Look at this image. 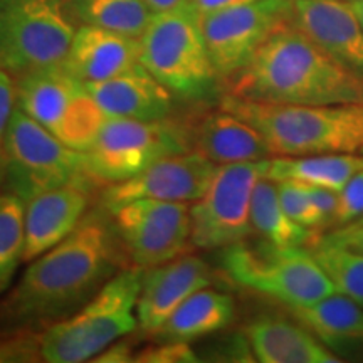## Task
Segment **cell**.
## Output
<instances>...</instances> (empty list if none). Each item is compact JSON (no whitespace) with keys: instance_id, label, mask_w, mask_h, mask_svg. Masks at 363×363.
Returning <instances> with one entry per match:
<instances>
[{"instance_id":"obj_13","label":"cell","mask_w":363,"mask_h":363,"mask_svg":"<svg viewBox=\"0 0 363 363\" xmlns=\"http://www.w3.org/2000/svg\"><path fill=\"white\" fill-rule=\"evenodd\" d=\"M113 216V230L135 266L163 264L184 254L190 244V206L140 199L123 203Z\"/></svg>"},{"instance_id":"obj_33","label":"cell","mask_w":363,"mask_h":363,"mask_svg":"<svg viewBox=\"0 0 363 363\" xmlns=\"http://www.w3.org/2000/svg\"><path fill=\"white\" fill-rule=\"evenodd\" d=\"M13 110H16V78L0 69V189L4 182V163H6V142Z\"/></svg>"},{"instance_id":"obj_17","label":"cell","mask_w":363,"mask_h":363,"mask_svg":"<svg viewBox=\"0 0 363 363\" xmlns=\"http://www.w3.org/2000/svg\"><path fill=\"white\" fill-rule=\"evenodd\" d=\"M89 197L91 189L67 185L26 202L24 262H30L65 240L83 222Z\"/></svg>"},{"instance_id":"obj_35","label":"cell","mask_w":363,"mask_h":363,"mask_svg":"<svg viewBox=\"0 0 363 363\" xmlns=\"http://www.w3.org/2000/svg\"><path fill=\"white\" fill-rule=\"evenodd\" d=\"M323 239L331 244L353 249V251L363 254V222L362 224H348L345 227H338L328 235H323Z\"/></svg>"},{"instance_id":"obj_25","label":"cell","mask_w":363,"mask_h":363,"mask_svg":"<svg viewBox=\"0 0 363 363\" xmlns=\"http://www.w3.org/2000/svg\"><path fill=\"white\" fill-rule=\"evenodd\" d=\"M71 19L131 38H140L153 12L143 0H65Z\"/></svg>"},{"instance_id":"obj_20","label":"cell","mask_w":363,"mask_h":363,"mask_svg":"<svg viewBox=\"0 0 363 363\" xmlns=\"http://www.w3.org/2000/svg\"><path fill=\"white\" fill-rule=\"evenodd\" d=\"M194 150L217 165L262 162L272 157L259 131L222 108L203 116L194 130Z\"/></svg>"},{"instance_id":"obj_24","label":"cell","mask_w":363,"mask_h":363,"mask_svg":"<svg viewBox=\"0 0 363 363\" xmlns=\"http://www.w3.org/2000/svg\"><path fill=\"white\" fill-rule=\"evenodd\" d=\"M251 225L254 233L279 247L308 249L321 235L318 230L299 225L286 214L279 201L278 184L264 177L259 179L252 192Z\"/></svg>"},{"instance_id":"obj_30","label":"cell","mask_w":363,"mask_h":363,"mask_svg":"<svg viewBox=\"0 0 363 363\" xmlns=\"http://www.w3.org/2000/svg\"><path fill=\"white\" fill-rule=\"evenodd\" d=\"M43 331L0 330V363L43 362Z\"/></svg>"},{"instance_id":"obj_32","label":"cell","mask_w":363,"mask_h":363,"mask_svg":"<svg viewBox=\"0 0 363 363\" xmlns=\"http://www.w3.org/2000/svg\"><path fill=\"white\" fill-rule=\"evenodd\" d=\"M363 217V169L338 190V212L335 227H345Z\"/></svg>"},{"instance_id":"obj_1","label":"cell","mask_w":363,"mask_h":363,"mask_svg":"<svg viewBox=\"0 0 363 363\" xmlns=\"http://www.w3.org/2000/svg\"><path fill=\"white\" fill-rule=\"evenodd\" d=\"M113 225L94 214L30 261L0 299V330L40 331L74 315L120 271Z\"/></svg>"},{"instance_id":"obj_27","label":"cell","mask_w":363,"mask_h":363,"mask_svg":"<svg viewBox=\"0 0 363 363\" xmlns=\"http://www.w3.org/2000/svg\"><path fill=\"white\" fill-rule=\"evenodd\" d=\"M315 257V261L325 271L326 278L331 281L335 291L352 298L358 305L363 306V254L353 249L331 244L318 238L306 249Z\"/></svg>"},{"instance_id":"obj_16","label":"cell","mask_w":363,"mask_h":363,"mask_svg":"<svg viewBox=\"0 0 363 363\" xmlns=\"http://www.w3.org/2000/svg\"><path fill=\"white\" fill-rule=\"evenodd\" d=\"M293 26L363 79V26L348 2L294 0Z\"/></svg>"},{"instance_id":"obj_6","label":"cell","mask_w":363,"mask_h":363,"mask_svg":"<svg viewBox=\"0 0 363 363\" xmlns=\"http://www.w3.org/2000/svg\"><path fill=\"white\" fill-rule=\"evenodd\" d=\"M94 184L86 152L67 147L16 104L9 125L0 190L29 202L49 190L67 185L91 189Z\"/></svg>"},{"instance_id":"obj_29","label":"cell","mask_w":363,"mask_h":363,"mask_svg":"<svg viewBox=\"0 0 363 363\" xmlns=\"http://www.w3.org/2000/svg\"><path fill=\"white\" fill-rule=\"evenodd\" d=\"M276 184H278L279 201L283 203L286 214L299 225L320 233L323 229V222L306 185L296 184V182H276Z\"/></svg>"},{"instance_id":"obj_34","label":"cell","mask_w":363,"mask_h":363,"mask_svg":"<svg viewBox=\"0 0 363 363\" xmlns=\"http://www.w3.org/2000/svg\"><path fill=\"white\" fill-rule=\"evenodd\" d=\"M310 190V195L315 202L321 216V222L325 227H335V220H337V212H338V192L337 190L325 189V187H311L306 185Z\"/></svg>"},{"instance_id":"obj_36","label":"cell","mask_w":363,"mask_h":363,"mask_svg":"<svg viewBox=\"0 0 363 363\" xmlns=\"http://www.w3.org/2000/svg\"><path fill=\"white\" fill-rule=\"evenodd\" d=\"M133 350H131V345L126 340L120 338L111 345H108L103 352H99L96 357L91 362L94 363H128L133 362Z\"/></svg>"},{"instance_id":"obj_21","label":"cell","mask_w":363,"mask_h":363,"mask_svg":"<svg viewBox=\"0 0 363 363\" xmlns=\"http://www.w3.org/2000/svg\"><path fill=\"white\" fill-rule=\"evenodd\" d=\"M252 357L261 363H338L342 362L310 331L279 318H261L246 328Z\"/></svg>"},{"instance_id":"obj_37","label":"cell","mask_w":363,"mask_h":363,"mask_svg":"<svg viewBox=\"0 0 363 363\" xmlns=\"http://www.w3.org/2000/svg\"><path fill=\"white\" fill-rule=\"evenodd\" d=\"M195 11L201 17L208 16V13H216L220 11H227V9L242 7L249 6V4L261 2V0H190Z\"/></svg>"},{"instance_id":"obj_31","label":"cell","mask_w":363,"mask_h":363,"mask_svg":"<svg viewBox=\"0 0 363 363\" xmlns=\"http://www.w3.org/2000/svg\"><path fill=\"white\" fill-rule=\"evenodd\" d=\"M199 360L201 358L190 343L180 340H158L157 345L147 347L133 358V362L140 363H195Z\"/></svg>"},{"instance_id":"obj_26","label":"cell","mask_w":363,"mask_h":363,"mask_svg":"<svg viewBox=\"0 0 363 363\" xmlns=\"http://www.w3.org/2000/svg\"><path fill=\"white\" fill-rule=\"evenodd\" d=\"M362 305L333 291L306 306L291 308L293 315L325 340L363 338Z\"/></svg>"},{"instance_id":"obj_38","label":"cell","mask_w":363,"mask_h":363,"mask_svg":"<svg viewBox=\"0 0 363 363\" xmlns=\"http://www.w3.org/2000/svg\"><path fill=\"white\" fill-rule=\"evenodd\" d=\"M143 2L152 9V12H162L169 11V9L184 6V4L190 2V0H143Z\"/></svg>"},{"instance_id":"obj_18","label":"cell","mask_w":363,"mask_h":363,"mask_svg":"<svg viewBox=\"0 0 363 363\" xmlns=\"http://www.w3.org/2000/svg\"><path fill=\"white\" fill-rule=\"evenodd\" d=\"M140 65V40L94 26H79L62 66L83 83H99Z\"/></svg>"},{"instance_id":"obj_39","label":"cell","mask_w":363,"mask_h":363,"mask_svg":"<svg viewBox=\"0 0 363 363\" xmlns=\"http://www.w3.org/2000/svg\"><path fill=\"white\" fill-rule=\"evenodd\" d=\"M350 6L355 13L358 16V19H360L362 26H363V0H357V2H350Z\"/></svg>"},{"instance_id":"obj_22","label":"cell","mask_w":363,"mask_h":363,"mask_svg":"<svg viewBox=\"0 0 363 363\" xmlns=\"http://www.w3.org/2000/svg\"><path fill=\"white\" fill-rule=\"evenodd\" d=\"M362 169L363 157L357 153L271 157L262 162V177L272 182H296L338 192Z\"/></svg>"},{"instance_id":"obj_4","label":"cell","mask_w":363,"mask_h":363,"mask_svg":"<svg viewBox=\"0 0 363 363\" xmlns=\"http://www.w3.org/2000/svg\"><path fill=\"white\" fill-rule=\"evenodd\" d=\"M138 40L140 65L175 98L189 103H211L217 98L220 78L208 56L201 16L192 2L153 12Z\"/></svg>"},{"instance_id":"obj_19","label":"cell","mask_w":363,"mask_h":363,"mask_svg":"<svg viewBox=\"0 0 363 363\" xmlns=\"http://www.w3.org/2000/svg\"><path fill=\"white\" fill-rule=\"evenodd\" d=\"M86 88L108 118L163 120L174 110V93L142 65Z\"/></svg>"},{"instance_id":"obj_14","label":"cell","mask_w":363,"mask_h":363,"mask_svg":"<svg viewBox=\"0 0 363 363\" xmlns=\"http://www.w3.org/2000/svg\"><path fill=\"white\" fill-rule=\"evenodd\" d=\"M217 169V163L197 150L160 158L138 175L108 185L101 194L103 208L111 212L123 203L140 199L195 202L211 185Z\"/></svg>"},{"instance_id":"obj_41","label":"cell","mask_w":363,"mask_h":363,"mask_svg":"<svg viewBox=\"0 0 363 363\" xmlns=\"http://www.w3.org/2000/svg\"><path fill=\"white\" fill-rule=\"evenodd\" d=\"M340 2H348V4H350V2H357V0H340Z\"/></svg>"},{"instance_id":"obj_3","label":"cell","mask_w":363,"mask_h":363,"mask_svg":"<svg viewBox=\"0 0 363 363\" xmlns=\"http://www.w3.org/2000/svg\"><path fill=\"white\" fill-rule=\"evenodd\" d=\"M220 108L259 131L272 157L363 152V104L261 103L227 93Z\"/></svg>"},{"instance_id":"obj_11","label":"cell","mask_w":363,"mask_h":363,"mask_svg":"<svg viewBox=\"0 0 363 363\" xmlns=\"http://www.w3.org/2000/svg\"><path fill=\"white\" fill-rule=\"evenodd\" d=\"M262 162L219 165L211 185L190 207V246L224 249L254 233L251 201L262 179Z\"/></svg>"},{"instance_id":"obj_8","label":"cell","mask_w":363,"mask_h":363,"mask_svg":"<svg viewBox=\"0 0 363 363\" xmlns=\"http://www.w3.org/2000/svg\"><path fill=\"white\" fill-rule=\"evenodd\" d=\"M16 104L67 147L88 152L106 115L62 65L16 78Z\"/></svg>"},{"instance_id":"obj_40","label":"cell","mask_w":363,"mask_h":363,"mask_svg":"<svg viewBox=\"0 0 363 363\" xmlns=\"http://www.w3.org/2000/svg\"><path fill=\"white\" fill-rule=\"evenodd\" d=\"M362 222H363V217H362V219H358V220H355V222H352V224H362Z\"/></svg>"},{"instance_id":"obj_10","label":"cell","mask_w":363,"mask_h":363,"mask_svg":"<svg viewBox=\"0 0 363 363\" xmlns=\"http://www.w3.org/2000/svg\"><path fill=\"white\" fill-rule=\"evenodd\" d=\"M74 33L65 0H0V69L21 78L62 65Z\"/></svg>"},{"instance_id":"obj_9","label":"cell","mask_w":363,"mask_h":363,"mask_svg":"<svg viewBox=\"0 0 363 363\" xmlns=\"http://www.w3.org/2000/svg\"><path fill=\"white\" fill-rule=\"evenodd\" d=\"M190 150L194 131L170 118H106L86 160L91 179L110 185L138 175L160 158Z\"/></svg>"},{"instance_id":"obj_7","label":"cell","mask_w":363,"mask_h":363,"mask_svg":"<svg viewBox=\"0 0 363 363\" xmlns=\"http://www.w3.org/2000/svg\"><path fill=\"white\" fill-rule=\"evenodd\" d=\"M220 266L235 284L289 308L306 306L335 291L310 251L251 244L246 239L222 249Z\"/></svg>"},{"instance_id":"obj_23","label":"cell","mask_w":363,"mask_h":363,"mask_svg":"<svg viewBox=\"0 0 363 363\" xmlns=\"http://www.w3.org/2000/svg\"><path fill=\"white\" fill-rule=\"evenodd\" d=\"M234 315V299L229 294L203 288L177 308L157 331L155 338L190 343L227 328L233 323Z\"/></svg>"},{"instance_id":"obj_5","label":"cell","mask_w":363,"mask_h":363,"mask_svg":"<svg viewBox=\"0 0 363 363\" xmlns=\"http://www.w3.org/2000/svg\"><path fill=\"white\" fill-rule=\"evenodd\" d=\"M142 276L138 266L120 269L74 315L45 328L40 338L43 362H91L108 345L135 331Z\"/></svg>"},{"instance_id":"obj_2","label":"cell","mask_w":363,"mask_h":363,"mask_svg":"<svg viewBox=\"0 0 363 363\" xmlns=\"http://www.w3.org/2000/svg\"><path fill=\"white\" fill-rule=\"evenodd\" d=\"M229 94L261 103L363 104V79L288 24L230 78Z\"/></svg>"},{"instance_id":"obj_28","label":"cell","mask_w":363,"mask_h":363,"mask_svg":"<svg viewBox=\"0 0 363 363\" xmlns=\"http://www.w3.org/2000/svg\"><path fill=\"white\" fill-rule=\"evenodd\" d=\"M26 202L0 190V296L24 262Z\"/></svg>"},{"instance_id":"obj_15","label":"cell","mask_w":363,"mask_h":363,"mask_svg":"<svg viewBox=\"0 0 363 363\" xmlns=\"http://www.w3.org/2000/svg\"><path fill=\"white\" fill-rule=\"evenodd\" d=\"M212 284V272L201 257L182 254L169 262L143 269L136 303L138 328L155 335L185 299Z\"/></svg>"},{"instance_id":"obj_12","label":"cell","mask_w":363,"mask_h":363,"mask_svg":"<svg viewBox=\"0 0 363 363\" xmlns=\"http://www.w3.org/2000/svg\"><path fill=\"white\" fill-rule=\"evenodd\" d=\"M294 0H261L201 17L208 56L220 79H230L249 65L259 48L291 24Z\"/></svg>"}]
</instances>
